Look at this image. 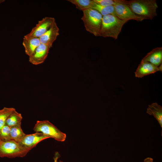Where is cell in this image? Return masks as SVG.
Listing matches in <instances>:
<instances>
[{
	"label": "cell",
	"mask_w": 162,
	"mask_h": 162,
	"mask_svg": "<svg viewBox=\"0 0 162 162\" xmlns=\"http://www.w3.org/2000/svg\"><path fill=\"white\" fill-rule=\"evenodd\" d=\"M33 130L36 132L41 133L58 141H64L66 137L65 134L61 131L48 120L37 121Z\"/></svg>",
	"instance_id": "5"
},
{
	"label": "cell",
	"mask_w": 162,
	"mask_h": 162,
	"mask_svg": "<svg viewBox=\"0 0 162 162\" xmlns=\"http://www.w3.org/2000/svg\"><path fill=\"white\" fill-rule=\"evenodd\" d=\"M5 0H0V5L1 3L3 2Z\"/></svg>",
	"instance_id": "24"
},
{
	"label": "cell",
	"mask_w": 162,
	"mask_h": 162,
	"mask_svg": "<svg viewBox=\"0 0 162 162\" xmlns=\"http://www.w3.org/2000/svg\"><path fill=\"white\" fill-rule=\"evenodd\" d=\"M162 64L158 67L149 62L141 61L134 73L136 77L141 78L158 71L162 72Z\"/></svg>",
	"instance_id": "9"
},
{
	"label": "cell",
	"mask_w": 162,
	"mask_h": 162,
	"mask_svg": "<svg viewBox=\"0 0 162 162\" xmlns=\"http://www.w3.org/2000/svg\"><path fill=\"white\" fill-rule=\"evenodd\" d=\"M153 159L152 158L150 157H148L145 158L143 162H153Z\"/></svg>",
	"instance_id": "23"
},
{
	"label": "cell",
	"mask_w": 162,
	"mask_h": 162,
	"mask_svg": "<svg viewBox=\"0 0 162 162\" xmlns=\"http://www.w3.org/2000/svg\"><path fill=\"white\" fill-rule=\"evenodd\" d=\"M60 157V155L59 153L58 152H56L53 157L54 162H58V160Z\"/></svg>",
	"instance_id": "22"
},
{
	"label": "cell",
	"mask_w": 162,
	"mask_h": 162,
	"mask_svg": "<svg viewBox=\"0 0 162 162\" xmlns=\"http://www.w3.org/2000/svg\"><path fill=\"white\" fill-rule=\"evenodd\" d=\"M40 44L39 38L29 36L26 35L23 38L22 45L25 53L29 57L34 54Z\"/></svg>",
	"instance_id": "12"
},
{
	"label": "cell",
	"mask_w": 162,
	"mask_h": 162,
	"mask_svg": "<svg viewBox=\"0 0 162 162\" xmlns=\"http://www.w3.org/2000/svg\"><path fill=\"white\" fill-rule=\"evenodd\" d=\"M50 48L47 45L40 44L34 54L29 57V61L34 65L43 63L47 57Z\"/></svg>",
	"instance_id": "10"
},
{
	"label": "cell",
	"mask_w": 162,
	"mask_h": 162,
	"mask_svg": "<svg viewBox=\"0 0 162 162\" xmlns=\"http://www.w3.org/2000/svg\"><path fill=\"white\" fill-rule=\"evenodd\" d=\"M26 135L22 129L21 124L10 128L11 140H13L19 143Z\"/></svg>",
	"instance_id": "17"
},
{
	"label": "cell",
	"mask_w": 162,
	"mask_h": 162,
	"mask_svg": "<svg viewBox=\"0 0 162 162\" xmlns=\"http://www.w3.org/2000/svg\"><path fill=\"white\" fill-rule=\"evenodd\" d=\"M22 118L21 114L15 110L8 117L5 124L11 128L21 124Z\"/></svg>",
	"instance_id": "16"
},
{
	"label": "cell",
	"mask_w": 162,
	"mask_h": 162,
	"mask_svg": "<svg viewBox=\"0 0 162 162\" xmlns=\"http://www.w3.org/2000/svg\"><path fill=\"white\" fill-rule=\"evenodd\" d=\"M125 3L136 15L150 20L157 15L158 7L155 0H126Z\"/></svg>",
	"instance_id": "2"
},
{
	"label": "cell",
	"mask_w": 162,
	"mask_h": 162,
	"mask_svg": "<svg viewBox=\"0 0 162 162\" xmlns=\"http://www.w3.org/2000/svg\"><path fill=\"white\" fill-rule=\"evenodd\" d=\"M128 21L111 14L103 16L99 36L117 39L123 26Z\"/></svg>",
	"instance_id": "1"
},
{
	"label": "cell",
	"mask_w": 162,
	"mask_h": 162,
	"mask_svg": "<svg viewBox=\"0 0 162 162\" xmlns=\"http://www.w3.org/2000/svg\"><path fill=\"white\" fill-rule=\"evenodd\" d=\"M59 35V28L56 21L49 30L39 38L41 44L46 45L50 48Z\"/></svg>",
	"instance_id": "11"
},
{
	"label": "cell",
	"mask_w": 162,
	"mask_h": 162,
	"mask_svg": "<svg viewBox=\"0 0 162 162\" xmlns=\"http://www.w3.org/2000/svg\"><path fill=\"white\" fill-rule=\"evenodd\" d=\"M148 114L152 115L157 120L162 128V107L157 103L148 105L146 111Z\"/></svg>",
	"instance_id": "14"
},
{
	"label": "cell",
	"mask_w": 162,
	"mask_h": 162,
	"mask_svg": "<svg viewBox=\"0 0 162 162\" xmlns=\"http://www.w3.org/2000/svg\"><path fill=\"white\" fill-rule=\"evenodd\" d=\"M96 4L103 6H114L118 3L121 2L122 0H93Z\"/></svg>",
	"instance_id": "21"
},
{
	"label": "cell",
	"mask_w": 162,
	"mask_h": 162,
	"mask_svg": "<svg viewBox=\"0 0 162 162\" xmlns=\"http://www.w3.org/2000/svg\"><path fill=\"white\" fill-rule=\"evenodd\" d=\"M55 21L54 18L45 17L38 21V23L26 35L35 38H39L50 28Z\"/></svg>",
	"instance_id": "7"
},
{
	"label": "cell",
	"mask_w": 162,
	"mask_h": 162,
	"mask_svg": "<svg viewBox=\"0 0 162 162\" xmlns=\"http://www.w3.org/2000/svg\"><path fill=\"white\" fill-rule=\"evenodd\" d=\"M92 9L98 11L103 16L109 14L116 16L113 6H103L95 3Z\"/></svg>",
	"instance_id": "18"
},
{
	"label": "cell",
	"mask_w": 162,
	"mask_h": 162,
	"mask_svg": "<svg viewBox=\"0 0 162 162\" xmlns=\"http://www.w3.org/2000/svg\"><path fill=\"white\" fill-rule=\"evenodd\" d=\"M16 141L10 140L0 143V157L14 158L23 157L30 151Z\"/></svg>",
	"instance_id": "4"
},
{
	"label": "cell",
	"mask_w": 162,
	"mask_h": 162,
	"mask_svg": "<svg viewBox=\"0 0 162 162\" xmlns=\"http://www.w3.org/2000/svg\"><path fill=\"white\" fill-rule=\"evenodd\" d=\"M126 1L122 0L121 2L118 3L113 6L116 16L121 20L128 21L133 20L142 21L145 19H148L146 17L135 14L126 4Z\"/></svg>",
	"instance_id": "6"
},
{
	"label": "cell",
	"mask_w": 162,
	"mask_h": 162,
	"mask_svg": "<svg viewBox=\"0 0 162 162\" xmlns=\"http://www.w3.org/2000/svg\"><path fill=\"white\" fill-rule=\"evenodd\" d=\"M50 138L41 133L37 132L31 134H26L19 143L22 146L31 150L41 141Z\"/></svg>",
	"instance_id": "8"
},
{
	"label": "cell",
	"mask_w": 162,
	"mask_h": 162,
	"mask_svg": "<svg viewBox=\"0 0 162 162\" xmlns=\"http://www.w3.org/2000/svg\"><path fill=\"white\" fill-rule=\"evenodd\" d=\"M16 109L14 108L6 107L0 110V130L5 124L9 116Z\"/></svg>",
	"instance_id": "19"
},
{
	"label": "cell",
	"mask_w": 162,
	"mask_h": 162,
	"mask_svg": "<svg viewBox=\"0 0 162 162\" xmlns=\"http://www.w3.org/2000/svg\"><path fill=\"white\" fill-rule=\"evenodd\" d=\"M67 1L74 5L77 8L82 11L92 9L95 3L93 0H68Z\"/></svg>",
	"instance_id": "15"
},
{
	"label": "cell",
	"mask_w": 162,
	"mask_h": 162,
	"mask_svg": "<svg viewBox=\"0 0 162 162\" xmlns=\"http://www.w3.org/2000/svg\"><path fill=\"white\" fill-rule=\"evenodd\" d=\"M10 127L5 124L0 130V138L2 141L11 140L10 137Z\"/></svg>",
	"instance_id": "20"
},
{
	"label": "cell",
	"mask_w": 162,
	"mask_h": 162,
	"mask_svg": "<svg viewBox=\"0 0 162 162\" xmlns=\"http://www.w3.org/2000/svg\"><path fill=\"white\" fill-rule=\"evenodd\" d=\"M141 62H146L159 67L162 64V47L153 49L143 58Z\"/></svg>",
	"instance_id": "13"
},
{
	"label": "cell",
	"mask_w": 162,
	"mask_h": 162,
	"mask_svg": "<svg viewBox=\"0 0 162 162\" xmlns=\"http://www.w3.org/2000/svg\"><path fill=\"white\" fill-rule=\"evenodd\" d=\"M2 141V140H1L0 138V143Z\"/></svg>",
	"instance_id": "26"
},
{
	"label": "cell",
	"mask_w": 162,
	"mask_h": 162,
	"mask_svg": "<svg viewBox=\"0 0 162 162\" xmlns=\"http://www.w3.org/2000/svg\"><path fill=\"white\" fill-rule=\"evenodd\" d=\"M81 20L86 30L96 36H99L103 16L98 11L90 9L82 11Z\"/></svg>",
	"instance_id": "3"
},
{
	"label": "cell",
	"mask_w": 162,
	"mask_h": 162,
	"mask_svg": "<svg viewBox=\"0 0 162 162\" xmlns=\"http://www.w3.org/2000/svg\"><path fill=\"white\" fill-rule=\"evenodd\" d=\"M59 162H63L62 160H59Z\"/></svg>",
	"instance_id": "25"
}]
</instances>
